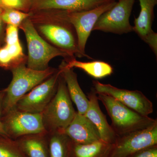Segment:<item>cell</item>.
Here are the masks:
<instances>
[{
	"label": "cell",
	"mask_w": 157,
	"mask_h": 157,
	"mask_svg": "<svg viewBox=\"0 0 157 157\" xmlns=\"http://www.w3.org/2000/svg\"><path fill=\"white\" fill-rule=\"evenodd\" d=\"M87 98L89 106L84 115L98 129L101 140L106 143L113 144L117 140V136L101 111L98 102V95L94 88L88 94Z\"/></svg>",
	"instance_id": "5bb4252c"
},
{
	"label": "cell",
	"mask_w": 157,
	"mask_h": 157,
	"mask_svg": "<svg viewBox=\"0 0 157 157\" xmlns=\"http://www.w3.org/2000/svg\"><path fill=\"white\" fill-rule=\"evenodd\" d=\"M57 69L49 67L45 70H36L28 67L26 64H22L11 70L12 80L9 86L3 90L5 95L2 104V116L14 108L21 98L53 75Z\"/></svg>",
	"instance_id": "7a4b0ae2"
},
{
	"label": "cell",
	"mask_w": 157,
	"mask_h": 157,
	"mask_svg": "<svg viewBox=\"0 0 157 157\" xmlns=\"http://www.w3.org/2000/svg\"><path fill=\"white\" fill-rule=\"evenodd\" d=\"M15 140L28 157H49L47 132L25 135Z\"/></svg>",
	"instance_id": "e0dca14e"
},
{
	"label": "cell",
	"mask_w": 157,
	"mask_h": 157,
	"mask_svg": "<svg viewBox=\"0 0 157 157\" xmlns=\"http://www.w3.org/2000/svg\"><path fill=\"white\" fill-rule=\"evenodd\" d=\"M0 67L10 70L14 68L12 59L5 46L0 47Z\"/></svg>",
	"instance_id": "d4e9b609"
},
{
	"label": "cell",
	"mask_w": 157,
	"mask_h": 157,
	"mask_svg": "<svg viewBox=\"0 0 157 157\" xmlns=\"http://www.w3.org/2000/svg\"><path fill=\"white\" fill-rule=\"evenodd\" d=\"M135 0H117L111 9L98 18L93 31L122 35L133 32L130 17Z\"/></svg>",
	"instance_id": "52a82bcc"
},
{
	"label": "cell",
	"mask_w": 157,
	"mask_h": 157,
	"mask_svg": "<svg viewBox=\"0 0 157 157\" xmlns=\"http://www.w3.org/2000/svg\"><path fill=\"white\" fill-rule=\"evenodd\" d=\"M30 14L13 9H3L1 14L2 20L6 24L19 28L23 21L30 16Z\"/></svg>",
	"instance_id": "7402d4cb"
},
{
	"label": "cell",
	"mask_w": 157,
	"mask_h": 157,
	"mask_svg": "<svg viewBox=\"0 0 157 157\" xmlns=\"http://www.w3.org/2000/svg\"><path fill=\"white\" fill-rule=\"evenodd\" d=\"M117 0H31L29 12L45 10L82 11Z\"/></svg>",
	"instance_id": "9a60e30c"
},
{
	"label": "cell",
	"mask_w": 157,
	"mask_h": 157,
	"mask_svg": "<svg viewBox=\"0 0 157 157\" xmlns=\"http://www.w3.org/2000/svg\"><path fill=\"white\" fill-rule=\"evenodd\" d=\"M3 9L0 8V45H2V43L5 41V36H6V28L5 27L6 24L4 22L1 17V14L2 11Z\"/></svg>",
	"instance_id": "4316f807"
},
{
	"label": "cell",
	"mask_w": 157,
	"mask_h": 157,
	"mask_svg": "<svg viewBox=\"0 0 157 157\" xmlns=\"http://www.w3.org/2000/svg\"><path fill=\"white\" fill-rule=\"evenodd\" d=\"M29 13L34 28L46 42L64 52L71 59L82 58L76 30L67 18L66 11L45 10Z\"/></svg>",
	"instance_id": "6da1fadb"
},
{
	"label": "cell",
	"mask_w": 157,
	"mask_h": 157,
	"mask_svg": "<svg viewBox=\"0 0 157 157\" xmlns=\"http://www.w3.org/2000/svg\"><path fill=\"white\" fill-rule=\"evenodd\" d=\"M97 95L111 118V126L118 137L147 128L157 123V119L140 114L112 97Z\"/></svg>",
	"instance_id": "3957f363"
},
{
	"label": "cell",
	"mask_w": 157,
	"mask_h": 157,
	"mask_svg": "<svg viewBox=\"0 0 157 157\" xmlns=\"http://www.w3.org/2000/svg\"><path fill=\"white\" fill-rule=\"evenodd\" d=\"M1 121L6 135L13 140L45 131L42 113L23 112L14 108L2 116Z\"/></svg>",
	"instance_id": "8992f818"
},
{
	"label": "cell",
	"mask_w": 157,
	"mask_h": 157,
	"mask_svg": "<svg viewBox=\"0 0 157 157\" xmlns=\"http://www.w3.org/2000/svg\"><path fill=\"white\" fill-rule=\"evenodd\" d=\"M97 94H102L114 98L119 102L142 115L148 116L153 112V105L148 98L139 90L118 88L109 84L98 81L93 82Z\"/></svg>",
	"instance_id": "8fae6325"
},
{
	"label": "cell",
	"mask_w": 157,
	"mask_h": 157,
	"mask_svg": "<svg viewBox=\"0 0 157 157\" xmlns=\"http://www.w3.org/2000/svg\"><path fill=\"white\" fill-rule=\"evenodd\" d=\"M129 157H157L156 145L144 149Z\"/></svg>",
	"instance_id": "484cf974"
},
{
	"label": "cell",
	"mask_w": 157,
	"mask_h": 157,
	"mask_svg": "<svg viewBox=\"0 0 157 157\" xmlns=\"http://www.w3.org/2000/svg\"><path fill=\"white\" fill-rule=\"evenodd\" d=\"M62 132L73 143L78 144H88L101 140L94 125L77 111L70 124Z\"/></svg>",
	"instance_id": "4fadbf2b"
},
{
	"label": "cell",
	"mask_w": 157,
	"mask_h": 157,
	"mask_svg": "<svg viewBox=\"0 0 157 157\" xmlns=\"http://www.w3.org/2000/svg\"><path fill=\"white\" fill-rule=\"evenodd\" d=\"M117 1L105 3L90 10L82 11H66L67 18L76 30L78 50L81 57L90 58L86 53L88 39L93 31L96 22L103 13L111 9Z\"/></svg>",
	"instance_id": "ba28073f"
},
{
	"label": "cell",
	"mask_w": 157,
	"mask_h": 157,
	"mask_svg": "<svg viewBox=\"0 0 157 157\" xmlns=\"http://www.w3.org/2000/svg\"><path fill=\"white\" fill-rule=\"evenodd\" d=\"M58 69L64 79L70 98L76 105L77 112L84 115L88 107L89 100L78 84L77 74L73 71V68L67 67L64 60Z\"/></svg>",
	"instance_id": "2e32d148"
},
{
	"label": "cell",
	"mask_w": 157,
	"mask_h": 157,
	"mask_svg": "<svg viewBox=\"0 0 157 157\" xmlns=\"http://www.w3.org/2000/svg\"><path fill=\"white\" fill-rule=\"evenodd\" d=\"M18 28L8 25L6 26L5 42L6 45L14 44L19 42Z\"/></svg>",
	"instance_id": "cb8c5ba5"
},
{
	"label": "cell",
	"mask_w": 157,
	"mask_h": 157,
	"mask_svg": "<svg viewBox=\"0 0 157 157\" xmlns=\"http://www.w3.org/2000/svg\"><path fill=\"white\" fill-rule=\"evenodd\" d=\"M60 76L58 69L53 75L21 98L14 108L23 112L42 113L56 92Z\"/></svg>",
	"instance_id": "9c48e42d"
},
{
	"label": "cell",
	"mask_w": 157,
	"mask_h": 157,
	"mask_svg": "<svg viewBox=\"0 0 157 157\" xmlns=\"http://www.w3.org/2000/svg\"><path fill=\"white\" fill-rule=\"evenodd\" d=\"M18 29L23 31L27 43L28 55L26 66L36 70H44L49 67L52 59L62 57L65 61L71 59L67 54L51 45L38 33L29 17L23 21Z\"/></svg>",
	"instance_id": "5b68a950"
},
{
	"label": "cell",
	"mask_w": 157,
	"mask_h": 157,
	"mask_svg": "<svg viewBox=\"0 0 157 157\" xmlns=\"http://www.w3.org/2000/svg\"><path fill=\"white\" fill-rule=\"evenodd\" d=\"M0 8H2V6H1V2H0Z\"/></svg>",
	"instance_id": "f1b7e54d"
},
{
	"label": "cell",
	"mask_w": 157,
	"mask_h": 157,
	"mask_svg": "<svg viewBox=\"0 0 157 157\" xmlns=\"http://www.w3.org/2000/svg\"><path fill=\"white\" fill-rule=\"evenodd\" d=\"M157 144V123L147 128L118 137L108 157H129Z\"/></svg>",
	"instance_id": "30bf717a"
},
{
	"label": "cell",
	"mask_w": 157,
	"mask_h": 157,
	"mask_svg": "<svg viewBox=\"0 0 157 157\" xmlns=\"http://www.w3.org/2000/svg\"><path fill=\"white\" fill-rule=\"evenodd\" d=\"M76 112L64 79L60 74L56 92L42 113L45 131L48 133L63 132L73 120Z\"/></svg>",
	"instance_id": "277c9868"
},
{
	"label": "cell",
	"mask_w": 157,
	"mask_h": 157,
	"mask_svg": "<svg viewBox=\"0 0 157 157\" xmlns=\"http://www.w3.org/2000/svg\"><path fill=\"white\" fill-rule=\"evenodd\" d=\"M140 10L137 17L135 18L133 31L149 46L157 55V34L152 29L154 17V10L157 0H139Z\"/></svg>",
	"instance_id": "7c38bea8"
},
{
	"label": "cell",
	"mask_w": 157,
	"mask_h": 157,
	"mask_svg": "<svg viewBox=\"0 0 157 157\" xmlns=\"http://www.w3.org/2000/svg\"><path fill=\"white\" fill-rule=\"evenodd\" d=\"M112 145L101 140L88 144H78L72 141L70 157H108Z\"/></svg>",
	"instance_id": "ac0fdd59"
},
{
	"label": "cell",
	"mask_w": 157,
	"mask_h": 157,
	"mask_svg": "<svg viewBox=\"0 0 157 157\" xmlns=\"http://www.w3.org/2000/svg\"><path fill=\"white\" fill-rule=\"evenodd\" d=\"M48 134L49 157H70V138L62 132Z\"/></svg>",
	"instance_id": "ffe728a7"
},
{
	"label": "cell",
	"mask_w": 157,
	"mask_h": 157,
	"mask_svg": "<svg viewBox=\"0 0 157 157\" xmlns=\"http://www.w3.org/2000/svg\"><path fill=\"white\" fill-rule=\"evenodd\" d=\"M3 9L9 8L17 9L29 13L30 9L31 0H0Z\"/></svg>",
	"instance_id": "603a6c76"
},
{
	"label": "cell",
	"mask_w": 157,
	"mask_h": 157,
	"mask_svg": "<svg viewBox=\"0 0 157 157\" xmlns=\"http://www.w3.org/2000/svg\"><path fill=\"white\" fill-rule=\"evenodd\" d=\"M65 62L68 67L81 69L90 76L96 78H104L110 76L113 73V69L111 65L101 61L83 62L73 58Z\"/></svg>",
	"instance_id": "d6986e66"
},
{
	"label": "cell",
	"mask_w": 157,
	"mask_h": 157,
	"mask_svg": "<svg viewBox=\"0 0 157 157\" xmlns=\"http://www.w3.org/2000/svg\"><path fill=\"white\" fill-rule=\"evenodd\" d=\"M0 157H28L16 140L0 134Z\"/></svg>",
	"instance_id": "44dd1931"
},
{
	"label": "cell",
	"mask_w": 157,
	"mask_h": 157,
	"mask_svg": "<svg viewBox=\"0 0 157 157\" xmlns=\"http://www.w3.org/2000/svg\"><path fill=\"white\" fill-rule=\"evenodd\" d=\"M5 93L3 90H0V134L6 135V132L4 131L2 124L1 121V117H2V104L3 98H4Z\"/></svg>",
	"instance_id": "83f0119b"
}]
</instances>
